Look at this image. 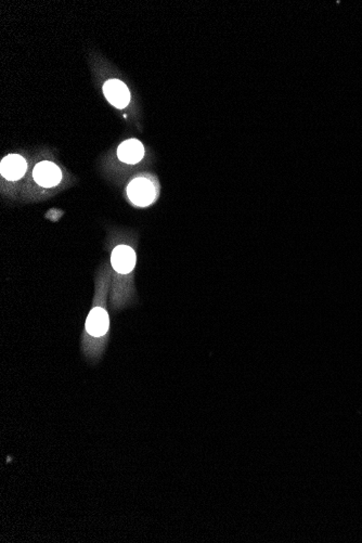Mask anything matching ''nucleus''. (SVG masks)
Here are the masks:
<instances>
[{"label": "nucleus", "instance_id": "obj_4", "mask_svg": "<svg viewBox=\"0 0 362 543\" xmlns=\"http://www.w3.org/2000/svg\"><path fill=\"white\" fill-rule=\"evenodd\" d=\"M111 264L118 274H129L136 266V253L131 246H116L111 255Z\"/></svg>", "mask_w": 362, "mask_h": 543}, {"label": "nucleus", "instance_id": "obj_2", "mask_svg": "<svg viewBox=\"0 0 362 543\" xmlns=\"http://www.w3.org/2000/svg\"><path fill=\"white\" fill-rule=\"evenodd\" d=\"M110 318L106 308L95 306L86 320L85 332L93 340H102L109 333Z\"/></svg>", "mask_w": 362, "mask_h": 543}, {"label": "nucleus", "instance_id": "obj_3", "mask_svg": "<svg viewBox=\"0 0 362 543\" xmlns=\"http://www.w3.org/2000/svg\"><path fill=\"white\" fill-rule=\"evenodd\" d=\"M34 180L41 187L52 188L62 179L61 169L49 161L41 162L33 170Z\"/></svg>", "mask_w": 362, "mask_h": 543}, {"label": "nucleus", "instance_id": "obj_5", "mask_svg": "<svg viewBox=\"0 0 362 543\" xmlns=\"http://www.w3.org/2000/svg\"><path fill=\"white\" fill-rule=\"evenodd\" d=\"M103 93L111 104L115 108L123 109L128 105L131 101V93L123 82L118 80H110L103 86Z\"/></svg>", "mask_w": 362, "mask_h": 543}, {"label": "nucleus", "instance_id": "obj_6", "mask_svg": "<svg viewBox=\"0 0 362 543\" xmlns=\"http://www.w3.org/2000/svg\"><path fill=\"white\" fill-rule=\"evenodd\" d=\"M27 164L24 157L18 154H10L1 161L0 172L3 177L9 181H16L23 177L25 174Z\"/></svg>", "mask_w": 362, "mask_h": 543}, {"label": "nucleus", "instance_id": "obj_7", "mask_svg": "<svg viewBox=\"0 0 362 543\" xmlns=\"http://www.w3.org/2000/svg\"><path fill=\"white\" fill-rule=\"evenodd\" d=\"M118 159L127 164H137L144 157V148L137 139L124 141L117 150Z\"/></svg>", "mask_w": 362, "mask_h": 543}, {"label": "nucleus", "instance_id": "obj_1", "mask_svg": "<svg viewBox=\"0 0 362 543\" xmlns=\"http://www.w3.org/2000/svg\"><path fill=\"white\" fill-rule=\"evenodd\" d=\"M127 195L129 200L134 203L135 206H148L151 204L157 197V188L155 184L148 178H136L133 180L127 188Z\"/></svg>", "mask_w": 362, "mask_h": 543}]
</instances>
